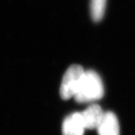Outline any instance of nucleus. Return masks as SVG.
<instances>
[{"instance_id": "nucleus-1", "label": "nucleus", "mask_w": 135, "mask_h": 135, "mask_svg": "<svg viewBox=\"0 0 135 135\" xmlns=\"http://www.w3.org/2000/svg\"><path fill=\"white\" fill-rule=\"evenodd\" d=\"M104 92V86L100 76L95 71L89 70L84 71L74 98L78 103L92 102L101 99Z\"/></svg>"}, {"instance_id": "nucleus-2", "label": "nucleus", "mask_w": 135, "mask_h": 135, "mask_svg": "<svg viewBox=\"0 0 135 135\" xmlns=\"http://www.w3.org/2000/svg\"><path fill=\"white\" fill-rule=\"evenodd\" d=\"M84 71L82 66L79 65H73L68 68L62 77L59 90L63 100H68L74 97Z\"/></svg>"}, {"instance_id": "nucleus-3", "label": "nucleus", "mask_w": 135, "mask_h": 135, "mask_svg": "<svg viewBox=\"0 0 135 135\" xmlns=\"http://www.w3.org/2000/svg\"><path fill=\"white\" fill-rule=\"evenodd\" d=\"M85 129L81 113H73L63 121L62 135H83Z\"/></svg>"}, {"instance_id": "nucleus-4", "label": "nucleus", "mask_w": 135, "mask_h": 135, "mask_svg": "<svg viewBox=\"0 0 135 135\" xmlns=\"http://www.w3.org/2000/svg\"><path fill=\"white\" fill-rule=\"evenodd\" d=\"M104 113L101 107L98 104H92L83 111L81 115L86 129H97L102 120Z\"/></svg>"}, {"instance_id": "nucleus-5", "label": "nucleus", "mask_w": 135, "mask_h": 135, "mask_svg": "<svg viewBox=\"0 0 135 135\" xmlns=\"http://www.w3.org/2000/svg\"><path fill=\"white\" fill-rule=\"evenodd\" d=\"M99 135H119V124L116 114L112 112L104 113L100 125L97 128Z\"/></svg>"}, {"instance_id": "nucleus-6", "label": "nucleus", "mask_w": 135, "mask_h": 135, "mask_svg": "<svg viewBox=\"0 0 135 135\" xmlns=\"http://www.w3.org/2000/svg\"><path fill=\"white\" fill-rule=\"evenodd\" d=\"M107 0H91L90 12L92 20L95 23L103 19L106 9Z\"/></svg>"}]
</instances>
